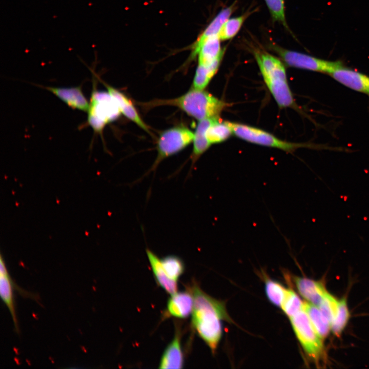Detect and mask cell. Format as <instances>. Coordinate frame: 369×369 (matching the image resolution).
Here are the masks:
<instances>
[{"mask_svg": "<svg viewBox=\"0 0 369 369\" xmlns=\"http://www.w3.org/2000/svg\"><path fill=\"white\" fill-rule=\"evenodd\" d=\"M190 288L194 299L192 326L214 353L222 336L221 321H230L224 303L207 294L195 282Z\"/></svg>", "mask_w": 369, "mask_h": 369, "instance_id": "6da1fadb", "label": "cell"}, {"mask_svg": "<svg viewBox=\"0 0 369 369\" xmlns=\"http://www.w3.org/2000/svg\"><path fill=\"white\" fill-rule=\"evenodd\" d=\"M223 101L210 93L192 88L183 95L172 99H157L144 103L145 108L160 106L176 107L188 115L197 119L218 117L227 107Z\"/></svg>", "mask_w": 369, "mask_h": 369, "instance_id": "7a4b0ae2", "label": "cell"}, {"mask_svg": "<svg viewBox=\"0 0 369 369\" xmlns=\"http://www.w3.org/2000/svg\"><path fill=\"white\" fill-rule=\"evenodd\" d=\"M253 52L264 83L278 105L282 108L294 106L283 64L263 49L254 48Z\"/></svg>", "mask_w": 369, "mask_h": 369, "instance_id": "3957f363", "label": "cell"}, {"mask_svg": "<svg viewBox=\"0 0 369 369\" xmlns=\"http://www.w3.org/2000/svg\"><path fill=\"white\" fill-rule=\"evenodd\" d=\"M88 112V124L97 133L101 134L105 126L117 119L121 114L113 97L107 91L92 90Z\"/></svg>", "mask_w": 369, "mask_h": 369, "instance_id": "277c9868", "label": "cell"}, {"mask_svg": "<svg viewBox=\"0 0 369 369\" xmlns=\"http://www.w3.org/2000/svg\"><path fill=\"white\" fill-rule=\"evenodd\" d=\"M290 318L295 334L304 352L313 360L319 362L324 354L323 339L315 331L304 309Z\"/></svg>", "mask_w": 369, "mask_h": 369, "instance_id": "5b68a950", "label": "cell"}, {"mask_svg": "<svg viewBox=\"0 0 369 369\" xmlns=\"http://www.w3.org/2000/svg\"><path fill=\"white\" fill-rule=\"evenodd\" d=\"M194 138V132L185 127H175L161 133L156 146L157 157L148 173L156 170L163 159L182 151Z\"/></svg>", "mask_w": 369, "mask_h": 369, "instance_id": "8992f818", "label": "cell"}, {"mask_svg": "<svg viewBox=\"0 0 369 369\" xmlns=\"http://www.w3.org/2000/svg\"><path fill=\"white\" fill-rule=\"evenodd\" d=\"M227 123L235 136L255 144L277 148L288 152H292L300 147H313L310 145L282 140L266 131L248 125L230 121H227Z\"/></svg>", "mask_w": 369, "mask_h": 369, "instance_id": "52a82bcc", "label": "cell"}, {"mask_svg": "<svg viewBox=\"0 0 369 369\" xmlns=\"http://www.w3.org/2000/svg\"><path fill=\"white\" fill-rule=\"evenodd\" d=\"M272 49L288 66L315 72L330 74L343 65L341 61H329L305 53L289 50L271 45Z\"/></svg>", "mask_w": 369, "mask_h": 369, "instance_id": "ba28073f", "label": "cell"}, {"mask_svg": "<svg viewBox=\"0 0 369 369\" xmlns=\"http://www.w3.org/2000/svg\"><path fill=\"white\" fill-rule=\"evenodd\" d=\"M330 75L343 85L369 95L368 76L343 65L335 69Z\"/></svg>", "mask_w": 369, "mask_h": 369, "instance_id": "9c48e42d", "label": "cell"}, {"mask_svg": "<svg viewBox=\"0 0 369 369\" xmlns=\"http://www.w3.org/2000/svg\"><path fill=\"white\" fill-rule=\"evenodd\" d=\"M293 282L299 293L309 303L318 306L327 290L322 282L305 277L294 276Z\"/></svg>", "mask_w": 369, "mask_h": 369, "instance_id": "30bf717a", "label": "cell"}, {"mask_svg": "<svg viewBox=\"0 0 369 369\" xmlns=\"http://www.w3.org/2000/svg\"><path fill=\"white\" fill-rule=\"evenodd\" d=\"M67 105L73 109L87 112L89 103L85 96L81 86L73 87H45Z\"/></svg>", "mask_w": 369, "mask_h": 369, "instance_id": "8fae6325", "label": "cell"}, {"mask_svg": "<svg viewBox=\"0 0 369 369\" xmlns=\"http://www.w3.org/2000/svg\"><path fill=\"white\" fill-rule=\"evenodd\" d=\"M193 296L190 288L186 291L176 293L171 295L167 306V316L186 318L192 312Z\"/></svg>", "mask_w": 369, "mask_h": 369, "instance_id": "7c38bea8", "label": "cell"}, {"mask_svg": "<svg viewBox=\"0 0 369 369\" xmlns=\"http://www.w3.org/2000/svg\"><path fill=\"white\" fill-rule=\"evenodd\" d=\"M184 358L181 344V334L177 329L174 338L166 348L160 359V368H181Z\"/></svg>", "mask_w": 369, "mask_h": 369, "instance_id": "4fadbf2b", "label": "cell"}, {"mask_svg": "<svg viewBox=\"0 0 369 369\" xmlns=\"http://www.w3.org/2000/svg\"><path fill=\"white\" fill-rule=\"evenodd\" d=\"M235 9V4H233L219 12L199 36L193 46V51L191 54L192 58H193L197 55L202 45L208 38L212 35L218 34L223 23L229 18Z\"/></svg>", "mask_w": 369, "mask_h": 369, "instance_id": "5bb4252c", "label": "cell"}, {"mask_svg": "<svg viewBox=\"0 0 369 369\" xmlns=\"http://www.w3.org/2000/svg\"><path fill=\"white\" fill-rule=\"evenodd\" d=\"M107 91L117 102L121 113L146 132L150 133L148 127L141 119L132 102L117 89L105 84Z\"/></svg>", "mask_w": 369, "mask_h": 369, "instance_id": "9a60e30c", "label": "cell"}, {"mask_svg": "<svg viewBox=\"0 0 369 369\" xmlns=\"http://www.w3.org/2000/svg\"><path fill=\"white\" fill-rule=\"evenodd\" d=\"M146 251L157 283L171 295L177 293V281L168 276L161 264V259L149 248H147Z\"/></svg>", "mask_w": 369, "mask_h": 369, "instance_id": "2e32d148", "label": "cell"}, {"mask_svg": "<svg viewBox=\"0 0 369 369\" xmlns=\"http://www.w3.org/2000/svg\"><path fill=\"white\" fill-rule=\"evenodd\" d=\"M216 118V117H214ZM214 118H210L199 120L194 132L193 148L191 156L192 167L199 158L210 148L211 144L206 136V131Z\"/></svg>", "mask_w": 369, "mask_h": 369, "instance_id": "e0dca14e", "label": "cell"}, {"mask_svg": "<svg viewBox=\"0 0 369 369\" xmlns=\"http://www.w3.org/2000/svg\"><path fill=\"white\" fill-rule=\"evenodd\" d=\"M220 40L218 34L212 35L205 40L197 54L198 65H209L224 55L225 49H221Z\"/></svg>", "mask_w": 369, "mask_h": 369, "instance_id": "ac0fdd59", "label": "cell"}, {"mask_svg": "<svg viewBox=\"0 0 369 369\" xmlns=\"http://www.w3.org/2000/svg\"><path fill=\"white\" fill-rule=\"evenodd\" d=\"M304 310L316 333L322 339L327 337L331 330V324L316 305L304 302Z\"/></svg>", "mask_w": 369, "mask_h": 369, "instance_id": "d6986e66", "label": "cell"}, {"mask_svg": "<svg viewBox=\"0 0 369 369\" xmlns=\"http://www.w3.org/2000/svg\"><path fill=\"white\" fill-rule=\"evenodd\" d=\"M223 56V55L220 56L209 65H198L194 77L192 88L204 90L216 73Z\"/></svg>", "mask_w": 369, "mask_h": 369, "instance_id": "ffe728a7", "label": "cell"}, {"mask_svg": "<svg viewBox=\"0 0 369 369\" xmlns=\"http://www.w3.org/2000/svg\"><path fill=\"white\" fill-rule=\"evenodd\" d=\"M350 317L346 298L338 299L334 317L331 322V330L336 336H340L346 327Z\"/></svg>", "mask_w": 369, "mask_h": 369, "instance_id": "44dd1931", "label": "cell"}, {"mask_svg": "<svg viewBox=\"0 0 369 369\" xmlns=\"http://www.w3.org/2000/svg\"><path fill=\"white\" fill-rule=\"evenodd\" d=\"M232 131L227 121H220L214 118L206 131L207 138L211 145L220 143L227 139Z\"/></svg>", "mask_w": 369, "mask_h": 369, "instance_id": "7402d4cb", "label": "cell"}, {"mask_svg": "<svg viewBox=\"0 0 369 369\" xmlns=\"http://www.w3.org/2000/svg\"><path fill=\"white\" fill-rule=\"evenodd\" d=\"M12 280L9 276H0V294L1 297L7 306L12 316L16 332L19 333V329L14 309L12 290Z\"/></svg>", "mask_w": 369, "mask_h": 369, "instance_id": "603a6c76", "label": "cell"}, {"mask_svg": "<svg viewBox=\"0 0 369 369\" xmlns=\"http://www.w3.org/2000/svg\"><path fill=\"white\" fill-rule=\"evenodd\" d=\"M250 12L238 17L228 19L221 26L218 35L221 40L230 39L235 36L240 29Z\"/></svg>", "mask_w": 369, "mask_h": 369, "instance_id": "cb8c5ba5", "label": "cell"}, {"mask_svg": "<svg viewBox=\"0 0 369 369\" xmlns=\"http://www.w3.org/2000/svg\"><path fill=\"white\" fill-rule=\"evenodd\" d=\"M281 308L287 316L291 317L304 309V302L293 290L287 289Z\"/></svg>", "mask_w": 369, "mask_h": 369, "instance_id": "d4e9b609", "label": "cell"}, {"mask_svg": "<svg viewBox=\"0 0 369 369\" xmlns=\"http://www.w3.org/2000/svg\"><path fill=\"white\" fill-rule=\"evenodd\" d=\"M161 262L167 275L173 280L177 281L184 272V263L176 256H167L161 259Z\"/></svg>", "mask_w": 369, "mask_h": 369, "instance_id": "484cf974", "label": "cell"}, {"mask_svg": "<svg viewBox=\"0 0 369 369\" xmlns=\"http://www.w3.org/2000/svg\"><path fill=\"white\" fill-rule=\"evenodd\" d=\"M286 289L276 281L270 279L265 280V291L266 297L272 303L277 306L281 308Z\"/></svg>", "mask_w": 369, "mask_h": 369, "instance_id": "4316f807", "label": "cell"}, {"mask_svg": "<svg viewBox=\"0 0 369 369\" xmlns=\"http://www.w3.org/2000/svg\"><path fill=\"white\" fill-rule=\"evenodd\" d=\"M273 20L277 21L289 30L285 19L284 0H264Z\"/></svg>", "mask_w": 369, "mask_h": 369, "instance_id": "83f0119b", "label": "cell"}, {"mask_svg": "<svg viewBox=\"0 0 369 369\" xmlns=\"http://www.w3.org/2000/svg\"><path fill=\"white\" fill-rule=\"evenodd\" d=\"M338 300V299L327 291L322 300L317 306L329 321L330 324L336 311Z\"/></svg>", "mask_w": 369, "mask_h": 369, "instance_id": "f1b7e54d", "label": "cell"}, {"mask_svg": "<svg viewBox=\"0 0 369 369\" xmlns=\"http://www.w3.org/2000/svg\"><path fill=\"white\" fill-rule=\"evenodd\" d=\"M0 260V275L8 276L9 274L2 255H1Z\"/></svg>", "mask_w": 369, "mask_h": 369, "instance_id": "f546056e", "label": "cell"}]
</instances>
